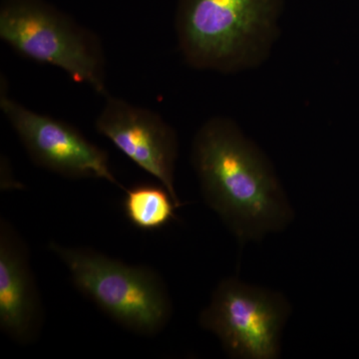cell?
Listing matches in <instances>:
<instances>
[{
	"mask_svg": "<svg viewBox=\"0 0 359 359\" xmlns=\"http://www.w3.org/2000/svg\"><path fill=\"white\" fill-rule=\"evenodd\" d=\"M191 160L205 203L238 244L292 223L294 210L273 165L230 118L216 116L200 127Z\"/></svg>",
	"mask_w": 359,
	"mask_h": 359,
	"instance_id": "cell-1",
	"label": "cell"
},
{
	"mask_svg": "<svg viewBox=\"0 0 359 359\" xmlns=\"http://www.w3.org/2000/svg\"><path fill=\"white\" fill-rule=\"evenodd\" d=\"M283 0H179V50L198 70L233 74L263 65L280 35Z\"/></svg>",
	"mask_w": 359,
	"mask_h": 359,
	"instance_id": "cell-2",
	"label": "cell"
},
{
	"mask_svg": "<svg viewBox=\"0 0 359 359\" xmlns=\"http://www.w3.org/2000/svg\"><path fill=\"white\" fill-rule=\"evenodd\" d=\"M75 287L118 325L139 335L159 334L173 313L167 285L154 269L130 266L89 248L51 243Z\"/></svg>",
	"mask_w": 359,
	"mask_h": 359,
	"instance_id": "cell-3",
	"label": "cell"
},
{
	"mask_svg": "<svg viewBox=\"0 0 359 359\" xmlns=\"http://www.w3.org/2000/svg\"><path fill=\"white\" fill-rule=\"evenodd\" d=\"M0 39L23 57L55 66L76 83L109 95L98 35L45 0H2Z\"/></svg>",
	"mask_w": 359,
	"mask_h": 359,
	"instance_id": "cell-4",
	"label": "cell"
},
{
	"mask_svg": "<svg viewBox=\"0 0 359 359\" xmlns=\"http://www.w3.org/2000/svg\"><path fill=\"white\" fill-rule=\"evenodd\" d=\"M290 313V302L280 292L230 278L214 290L199 323L218 337L230 358L276 359Z\"/></svg>",
	"mask_w": 359,
	"mask_h": 359,
	"instance_id": "cell-5",
	"label": "cell"
},
{
	"mask_svg": "<svg viewBox=\"0 0 359 359\" xmlns=\"http://www.w3.org/2000/svg\"><path fill=\"white\" fill-rule=\"evenodd\" d=\"M0 108L37 166L70 179H103L120 185L107 153L70 124L28 109L7 95L1 84Z\"/></svg>",
	"mask_w": 359,
	"mask_h": 359,
	"instance_id": "cell-6",
	"label": "cell"
},
{
	"mask_svg": "<svg viewBox=\"0 0 359 359\" xmlns=\"http://www.w3.org/2000/svg\"><path fill=\"white\" fill-rule=\"evenodd\" d=\"M95 121L97 132L144 171L152 175L181 207L175 188L179 154L176 131L158 113L108 95Z\"/></svg>",
	"mask_w": 359,
	"mask_h": 359,
	"instance_id": "cell-7",
	"label": "cell"
},
{
	"mask_svg": "<svg viewBox=\"0 0 359 359\" xmlns=\"http://www.w3.org/2000/svg\"><path fill=\"white\" fill-rule=\"evenodd\" d=\"M43 325V309L22 238L0 221V330L20 344L34 341Z\"/></svg>",
	"mask_w": 359,
	"mask_h": 359,
	"instance_id": "cell-8",
	"label": "cell"
},
{
	"mask_svg": "<svg viewBox=\"0 0 359 359\" xmlns=\"http://www.w3.org/2000/svg\"><path fill=\"white\" fill-rule=\"evenodd\" d=\"M125 192V214L137 229L160 230L176 219L178 205L164 186L139 184Z\"/></svg>",
	"mask_w": 359,
	"mask_h": 359,
	"instance_id": "cell-9",
	"label": "cell"
}]
</instances>
